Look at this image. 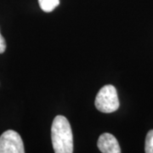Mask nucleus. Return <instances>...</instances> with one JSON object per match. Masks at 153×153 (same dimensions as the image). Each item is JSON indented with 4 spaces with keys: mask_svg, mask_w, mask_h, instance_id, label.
Segmentation results:
<instances>
[{
    "mask_svg": "<svg viewBox=\"0 0 153 153\" xmlns=\"http://www.w3.org/2000/svg\"><path fill=\"white\" fill-rule=\"evenodd\" d=\"M40 8L44 12H51L60 4V0H38Z\"/></svg>",
    "mask_w": 153,
    "mask_h": 153,
    "instance_id": "obj_5",
    "label": "nucleus"
},
{
    "mask_svg": "<svg viewBox=\"0 0 153 153\" xmlns=\"http://www.w3.org/2000/svg\"><path fill=\"white\" fill-rule=\"evenodd\" d=\"M145 152L146 153H153V129L147 133L146 139Z\"/></svg>",
    "mask_w": 153,
    "mask_h": 153,
    "instance_id": "obj_6",
    "label": "nucleus"
},
{
    "mask_svg": "<svg viewBox=\"0 0 153 153\" xmlns=\"http://www.w3.org/2000/svg\"><path fill=\"white\" fill-rule=\"evenodd\" d=\"M97 146L103 153H120L121 149L117 139L112 134L105 133L98 140Z\"/></svg>",
    "mask_w": 153,
    "mask_h": 153,
    "instance_id": "obj_4",
    "label": "nucleus"
},
{
    "mask_svg": "<svg viewBox=\"0 0 153 153\" xmlns=\"http://www.w3.org/2000/svg\"><path fill=\"white\" fill-rule=\"evenodd\" d=\"M22 137L14 130H7L0 136V153H24Z\"/></svg>",
    "mask_w": 153,
    "mask_h": 153,
    "instance_id": "obj_3",
    "label": "nucleus"
},
{
    "mask_svg": "<svg viewBox=\"0 0 153 153\" xmlns=\"http://www.w3.org/2000/svg\"><path fill=\"white\" fill-rule=\"evenodd\" d=\"M94 105L103 113H111L118 109L119 100L114 86L105 85L101 88L96 95Z\"/></svg>",
    "mask_w": 153,
    "mask_h": 153,
    "instance_id": "obj_2",
    "label": "nucleus"
},
{
    "mask_svg": "<svg viewBox=\"0 0 153 153\" xmlns=\"http://www.w3.org/2000/svg\"><path fill=\"white\" fill-rule=\"evenodd\" d=\"M6 49V43L4 38L0 33V54H3Z\"/></svg>",
    "mask_w": 153,
    "mask_h": 153,
    "instance_id": "obj_7",
    "label": "nucleus"
},
{
    "mask_svg": "<svg viewBox=\"0 0 153 153\" xmlns=\"http://www.w3.org/2000/svg\"><path fill=\"white\" fill-rule=\"evenodd\" d=\"M51 140L55 153L73 152V135L71 125L64 116L58 115L53 121Z\"/></svg>",
    "mask_w": 153,
    "mask_h": 153,
    "instance_id": "obj_1",
    "label": "nucleus"
}]
</instances>
